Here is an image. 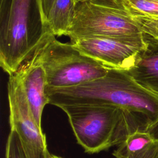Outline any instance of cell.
<instances>
[{"label": "cell", "mask_w": 158, "mask_h": 158, "mask_svg": "<svg viewBox=\"0 0 158 158\" xmlns=\"http://www.w3.org/2000/svg\"><path fill=\"white\" fill-rule=\"evenodd\" d=\"M48 158H62V157H60V156H56V155H54V154H50Z\"/></svg>", "instance_id": "cell-16"}, {"label": "cell", "mask_w": 158, "mask_h": 158, "mask_svg": "<svg viewBox=\"0 0 158 158\" xmlns=\"http://www.w3.org/2000/svg\"><path fill=\"white\" fill-rule=\"evenodd\" d=\"M46 75L47 88L72 87L101 78L108 69L83 54L71 43L52 34L35 51Z\"/></svg>", "instance_id": "cell-4"}, {"label": "cell", "mask_w": 158, "mask_h": 158, "mask_svg": "<svg viewBox=\"0 0 158 158\" xmlns=\"http://www.w3.org/2000/svg\"><path fill=\"white\" fill-rule=\"evenodd\" d=\"M7 98L10 130L16 131L29 144L48 149L46 135L35 120L17 70L9 77Z\"/></svg>", "instance_id": "cell-7"}, {"label": "cell", "mask_w": 158, "mask_h": 158, "mask_svg": "<svg viewBox=\"0 0 158 158\" xmlns=\"http://www.w3.org/2000/svg\"><path fill=\"white\" fill-rule=\"evenodd\" d=\"M49 104H107L141 115L158 128V96L138 83L126 71L109 69L99 78L81 85L46 88Z\"/></svg>", "instance_id": "cell-1"}, {"label": "cell", "mask_w": 158, "mask_h": 158, "mask_svg": "<svg viewBox=\"0 0 158 158\" xmlns=\"http://www.w3.org/2000/svg\"><path fill=\"white\" fill-rule=\"evenodd\" d=\"M54 1L55 0H39V2H40L41 9L43 20V22L44 23L46 28V22L47 17H48L49 11L50 10L51 6H52ZM46 29H47V28H46ZM47 30H48V29H47Z\"/></svg>", "instance_id": "cell-14"}, {"label": "cell", "mask_w": 158, "mask_h": 158, "mask_svg": "<svg viewBox=\"0 0 158 158\" xmlns=\"http://www.w3.org/2000/svg\"><path fill=\"white\" fill-rule=\"evenodd\" d=\"M17 71L35 120L41 128L43 111L46 105L49 103L46 92L47 79L45 71L34 53L20 66Z\"/></svg>", "instance_id": "cell-8"}, {"label": "cell", "mask_w": 158, "mask_h": 158, "mask_svg": "<svg viewBox=\"0 0 158 158\" xmlns=\"http://www.w3.org/2000/svg\"><path fill=\"white\" fill-rule=\"evenodd\" d=\"M74 0H55L46 19L48 31L54 36H67L75 10Z\"/></svg>", "instance_id": "cell-12"}, {"label": "cell", "mask_w": 158, "mask_h": 158, "mask_svg": "<svg viewBox=\"0 0 158 158\" xmlns=\"http://www.w3.org/2000/svg\"><path fill=\"white\" fill-rule=\"evenodd\" d=\"M82 1H84V0H74V1L75 2L76 4L79 2H81ZM111 1H112L113 2H114L115 4L118 5V6H122L124 7L123 6V2H124V0H110Z\"/></svg>", "instance_id": "cell-15"}, {"label": "cell", "mask_w": 158, "mask_h": 158, "mask_svg": "<svg viewBox=\"0 0 158 158\" xmlns=\"http://www.w3.org/2000/svg\"><path fill=\"white\" fill-rule=\"evenodd\" d=\"M83 54L109 69L128 70L146 47L144 33L95 36L72 43Z\"/></svg>", "instance_id": "cell-6"}, {"label": "cell", "mask_w": 158, "mask_h": 158, "mask_svg": "<svg viewBox=\"0 0 158 158\" xmlns=\"http://www.w3.org/2000/svg\"><path fill=\"white\" fill-rule=\"evenodd\" d=\"M144 37L145 48L126 71L138 83L158 96V40L146 35Z\"/></svg>", "instance_id": "cell-9"}, {"label": "cell", "mask_w": 158, "mask_h": 158, "mask_svg": "<svg viewBox=\"0 0 158 158\" xmlns=\"http://www.w3.org/2000/svg\"><path fill=\"white\" fill-rule=\"evenodd\" d=\"M59 108L66 114L77 143L89 154L117 146L137 131L158 133L146 118L115 106L72 104Z\"/></svg>", "instance_id": "cell-2"}, {"label": "cell", "mask_w": 158, "mask_h": 158, "mask_svg": "<svg viewBox=\"0 0 158 158\" xmlns=\"http://www.w3.org/2000/svg\"><path fill=\"white\" fill-rule=\"evenodd\" d=\"M50 34L43 22L39 0H0V64L9 75Z\"/></svg>", "instance_id": "cell-3"}, {"label": "cell", "mask_w": 158, "mask_h": 158, "mask_svg": "<svg viewBox=\"0 0 158 158\" xmlns=\"http://www.w3.org/2000/svg\"><path fill=\"white\" fill-rule=\"evenodd\" d=\"M48 149L25 141L15 131L10 130L6 144V158H48Z\"/></svg>", "instance_id": "cell-13"}, {"label": "cell", "mask_w": 158, "mask_h": 158, "mask_svg": "<svg viewBox=\"0 0 158 158\" xmlns=\"http://www.w3.org/2000/svg\"><path fill=\"white\" fill-rule=\"evenodd\" d=\"M123 6L144 35L158 40V0H124Z\"/></svg>", "instance_id": "cell-11"}, {"label": "cell", "mask_w": 158, "mask_h": 158, "mask_svg": "<svg viewBox=\"0 0 158 158\" xmlns=\"http://www.w3.org/2000/svg\"><path fill=\"white\" fill-rule=\"evenodd\" d=\"M112 155L115 158H158V133L133 132L117 146Z\"/></svg>", "instance_id": "cell-10"}, {"label": "cell", "mask_w": 158, "mask_h": 158, "mask_svg": "<svg viewBox=\"0 0 158 158\" xmlns=\"http://www.w3.org/2000/svg\"><path fill=\"white\" fill-rule=\"evenodd\" d=\"M143 33L125 7L110 0H84L75 6L67 34L70 43L86 38Z\"/></svg>", "instance_id": "cell-5"}]
</instances>
